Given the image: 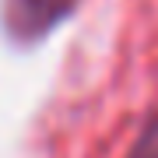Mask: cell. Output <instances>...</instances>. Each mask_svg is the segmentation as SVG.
<instances>
[{
	"label": "cell",
	"instance_id": "obj_2",
	"mask_svg": "<svg viewBox=\"0 0 158 158\" xmlns=\"http://www.w3.org/2000/svg\"><path fill=\"white\" fill-rule=\"evenodd\" d=\"M127 158H158V109H151V113L144 116V123L137 130Z\"/></svg>",
	"mask_w": 158,
	"mask_h": 158
},
{
	"label": "cell",
	"instance_id": "obj_1",
	"mask_svg": "<svg viewBox=\"0 0 158 158\" xmlns=\"http://www.w3.org/2000/svg\"><path fill=\"white\" fill-rule=\"evenodd\" d=\"M81 7V0H0V35L18 49H35Z\"/></svg>",
	"mask_w": 158,
	"mask_h": 158
}]
</instances>
